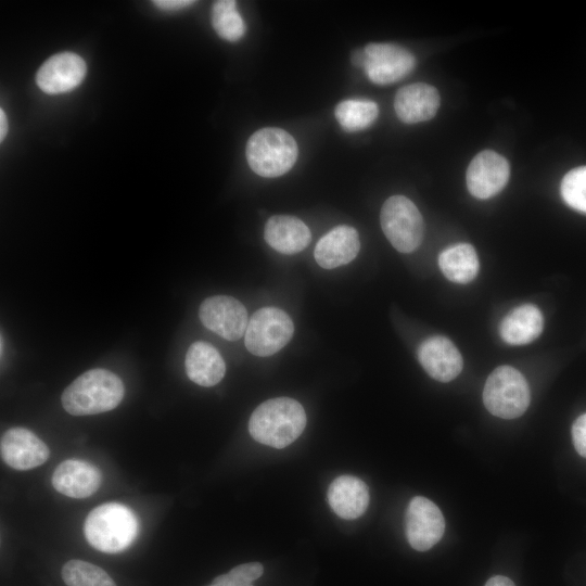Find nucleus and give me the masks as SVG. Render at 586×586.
<instances>
[{
    "label": "nucleus",
    "instance_id": "24",
    "mask_svg": "<svg viewBox=\"0 0 586 586\" xmlns=\"http://www.w3.org/2000/svg\"><path fill=\"white\" fill-rule=\"evenodd\" d=\"M212 25L216 34L228 41H238L245 33V24L233 0H218L212 5Z\"/></svg>",
    "mask_w": 586,
    "mask_h": 586
},
{
    "label": "nucleus",
    "instance_id": "15",
    "mask_svg": "<svg viewBox=\"0 0 586 586\" xmlns=\"http://www.w3.org/2000/svg\"><path fill=\"white\" fill-rule=\"evenodd\" d=\"M99 469L84 460L62 461L52 474V485L61 494L72 498H86L94 494L101 485Z\"/></svg>",
    "mask_w": 586,
    "mask_h": 586
},
{
    "label": "nucleus",
    "instance_id": "28",
    "mask_svg": "<svg viewBox=\"0 0 586 586\" xmlns=\"http://www.w3.org/2000/svg\"><path fill=\"white\" fill-rule=\"evenodd\" d=\"M207 586H254L251 583H246L239 577H237L232 572L218 575L213 579V582Z\"/></svg>",
    "mask_w": 586,
    "mask_h": 586
},
{
    "label": "nucleus",
    "instance_id": "26",
    "mask_svg": "<svg viewBox=\"0 0 586 586\" xmlns=\"http://www.w3.org/2000/svg\"><path fill=\"white\" fill-rule=\"evenodd\" d=\"M561 195L569 206L586 213V166L576 167L563 177Z\"/></svg>",
    "mask_w": 586,
    "mask_h": 586
},
{
    "label": "nucleus",
    "instance_id": "22",
    "mask_svg": "<svg viewBox=\"0 0 586 586\" xmlns=\"http://www.w3.org/2000/svg\"><path fill=\"white\" fill-rule=\"evenodd\" d=\"M438 265L444 276L456 283L472 281L479 271L476 252L469 243L446 247L438 256Z\"/></svg>",
    "mask_w": 586,
    "mask_h": 586
},
{
    "label": "nucleus",
    "instance_id": "14",
    "mask_svg": "<svg viewBox=\"0 0 586 586\" xmlns=\"http://www.w3.org/2000/svg\"><path fill=\"white\" fill-rule=\"evenodd\" d=\"M418 359L426 373L440 382L454 380L463 367L461 354L443 335L425 339L418 347Z\"/></svg>",
    "mask_w": 586,
    "mask_h": 586
},
{
    "label": "nucleus",
    "instance_id": "30",
    "mask_svg": "<svg viewBox=\"0 0 586 586\" xmlns=\"http://www.w3.org/2000/svg\"><path fill=\"white\" fill-rule=\"evenodd\" d=\"M485 586H515V585L510 578L502 575H496V576L491 577L486 582Z\"/></svg>",
    "mask_w": 586,
    "mask_h": 586
},
{
    "label": "nucleus",
    "instance_id": "25",
    "mask_svg": "<svg viewBox=\"0 0 586 586\" xmlns=\"http://www.w3.org/2000/svg\"><path fill=\"white\" fill-rule=\"evenodd\" d=\"M62 578L67 586H116L102 568L78 559L63 565Z\"/></svg>",
    "mask_w": 586,
    "mask_h": 586
},
{
    "label": "nucleus",
    "instance_id": "6",
    "mask_svg": "<svg viewBox=\"0 0 586 586\" xmlns=\"http://www.w3.org/2000/svg\"><path fill=\"white\" fill-rule=\"evenodd\" d=\"M380 222L385 237L398 252L411 253L422 242V215L413 202L404 195H393L384 202Z\"/></svg>",
    "mask_w": 586,
    "mask_h": 586
},
{
    "label": "nucleus",
    "instance_id": "8",
    "mask_svg": "<svg viewBox=\"0 0 586 586\" xmlns=\"http://www.w3.org/2000/svg\"><path fill=\"white\" fill-rule=\"evenodd\" d=\"M364 69L377 85L394 84L406 77L416 65L415 56L405 48L384 42H372L364 48Z\"/></svg>",
    "mask_w": 586,
    "mask_h": 586
},
{
    "label": "nucleus",
    "instance_id": "27",
    "mask_svg": "<svg viewBox=\"0 0 586 586\" xmlns=\"http://www.w3.org/2000/svg\"><path fill=\"white\" fill-rule=\"evenodd\" d=\"M572 438L576 451L586 458V413H583L574 421Z\"/></svg>",
    "mask_w": 586,
    "mask_h": 586
},
{
    "label": "nucleus",
    "instance_id": "20",
    "mask_svg": "<svg viewBox=\"0 0 586 586\" xmlns=\"http://www.w3.org/2000/svg\"><path fill=\"white\" fill-rule=\"evenodd\" d=\"M188 378L205 387L214 386L225 375L226 365L220 353L211 344L198 341L190 345L186 354Z\"/></svg>",
    "mask_w": 586,
    "mask_h": 586
},
{
    "label": "nucleus",
    "instance_id": "13",
    "mask_svg": "<svg viewBox=\"0 0 586 586\" xmlns=\"http://www.w3.org/2000/svg\"><path fill=\"white\" fill-rule=\"evenodd\" d=\"M2 460L15 470H29L43 464L50 455L48 446L34 432L15 426L1 436Z\"/></svg>",
    "mask_w": 586,
    "mask_h": 586
},
{
    "label": "nucleus",
    "instance_id": "32",
    "mask_svg": "<svg viewBox=\"0 0 586 586\" xmlns=\"http://www.w3.org/2000/svg\"><path fill=\"white\" fill-rule=\"evenodd\" d=\"M8 131V120L3 109L0 110V141H3Z\"/></svg>",
    "mask_w": 586,
    "mask_h": 586
},
{
    "label": "nucleus",
    "instance_id": "10",
    "mask_svg": "<svg viewBox=\"0 0 586 586\" xmlns=\"http://www.w3.org/2000/svg\"><path fill=\"white\" fill-rule=\"evenodd\" d=\"M199 317L204 327L228 341L243 336L249 323L244 305L228 295L205 298L200 305Z\"/></svg>",
    "mask_w": 586,
    "mask_h": 586
},
{
    "label": "nucleus",
    "instance_id": "7",
    "mask_svg": "<svg viewBox=\"0 0 586 586\" xmlns=\"http://www.w3.org/2000/svg\"><path fill=\"white\" fill-rule=\"evenodd\" d=\"M293 332V321L285 311L277 307H263L250 318L244 342L250 353L267 357L283 348Z\"/></svg>",
    "mask_w": 586,
    "mask_h": 586
},
{
    "label": "nucleus",
    "instance_id": "1",
    "mask_svg": "<svg viewBox=\"0 0 586 586\" xmlns=\"http://www.w3.org/2000/svg\"><path fill=\"white\" fill-rule=\"evenodd\" d=\"M306 426L303 406L290 397L270 398L251 415L249 432L258 443L281 449L292 444Z\"/></svg>",
    "mask_w": 586,
    "mask_h": 586
},
{
    "label": "nucleus",
    "instance_id": "2",
    "mask_svg": "<svg viewBox=\"0 0 586 586\" xmlns=\"http://www.w3.org/2000/svg\"><path fill=\"white\" fill-rule=\"evenodd\" d=\"M124 393V384L115 373L105 369H91L64 390L61 400L68 413L88 416L116 408Z\"/></svg>",
    "mask_w": 586,
    "mask_h": 586
},
{
    "label": "nucleus",
    "instance_id": "21",
    "mask_svg": "<svg viewBox=\"0 0 586 586\" xmlns=\"http://www.w3.org/2000/svg\"><path fill=\"white\" fill-rule=\"evenodd\" d=\"M543 328L544 318L538 307L523 304L500 321L499 334L510 345H524L537 339Z\"/></svg>",
    "mask_w": 586,
    "mask_h": 586
},
{
    "label": "nucleus",
    "instance_id": "31",
    "mask_svg": "<svg viewBox=\"0 0 586 586\" xmlns=\"http://www.w3.org/2000/svg\"><path fill=\"white\" fill-rule=\"evenodd\" d=\"M351 61L355 66L364 68L365 61H366L365 51L364 50H355L352 53Z\"/></svg>",
    "mask_w": 586,
    "mask_h": 586
},
{
    "label": "nucleus",
    "instance_id": "5",
    "mask_svg": "<svg viewBox=\"0 0 586 586\" xmlns=\"http://www.w3.org/2000/svg\"><path fill=\"white\" fill-rule=\"evenodd\" d=\"M486 409L502 419L522 416L530 405V388L523 374L511 366L497 367L483 390Z\"/></svg>",
    "mask_w": 586,
    "mask_h": 586
},
{
    "label": "nucleus",
    "instance_id": "11",
    "mask_svg": "<svg viewBox=\"0 0 586 586\" xmlns=\"http://www.w3.org/2000/svg\"><path fill=\"white\" fill-rule=\"evenodd\" d=\"M86 62L73 52L50 56L38 69L37 86L46 93L59 94L75 89L85 78Z\"/></svg>",
    "mask_w": 586,
    "mask_h": 586
},
{
    "label": "nucleus",
    "instance_id": "29",
    "mask_svg": "<svg viewBox=\"0 0 586 586\" xmlns=\"http://www.w3.org/2000/svg\"><path fill=\"white\" fill-rule=\"evenodd\" d=\"M193 0H154L153 4L165 11H177L193 4Z\"/></svg>",
    "mask_w": 586,
    "mask_h": 586
},
{
    "label": "nucleus",
    "instance_id": "18",
    "mask_svg": "<svg viewBox=\"0 0 586 586\" xmlns=\"http://www.w3.org/2000/svg\"><path fill=\"white\" fill-rule=\"evenodd\" d=\"M369 489L364 481L353 475H341L328 489V501L340 518L354 520L361 517L369 505Z\"/></svg>",
    "mask_w": 586,
    "mask_h": 586
},
{
    "label": "nucleus",
    "instance_id": "19",
    "mask_svg": "<svg viewBox=\"0 0 586 586\" xmlns=\"http://www.w3.org/2000/svg\"><path fill=\"white\" fill-rule=\"evenodd\" d=\"M264 237L273 250L286 255L303 251L311 239L309 228L289 215L271 216L265 225Z\"/></svg>",
    "mask_w": 586,
    "mask_h": 586
},
{
    "label": "nucleus",
    "instance_id": "17",
    "mask_svg": "<svg viewBox=\"0 0 586 586\" xmlns=\"http://www.w3.org/2000/svg\"><path fill=\"white\" fill-rule=\"evenodd\" d=\"M359 250L360 241L356 229L341 225L318 241L314 255L320 267L333 269L352 262Z\"/></svg>",
    "mask_w": 586,
    "mask_h": 586
},
{
    "label": "nucleus",
    "instance_id": "4",
    "mask_svg": "<svg viewBox=\"0 0 586 586\" xmlns=\"http://www.w3.org/2000/svg\"><path fill=\"white\" fill-rule=\"evenodd\" d=\"M245 154L255 174L265 178H275L293 167L298 149L295 139L288 131L277 127H266L250 137Z\"/></svg>",
    "mask_w": 586,
    "mask_h": 586
},
{
    "label": "nucleus",
    "instance_id": "16",
    "mask_svg": "<svg viewBox=\"0 0 586 586\" xmlns=\"http://www.w3.org/2000/svg\"><path fill=\"white\" fill-rule=\"evenodd\" d=\"M440 103L436 88L424 82H416L402 87L396 92L394 109L403 123L416 124L434 117Z\"/></svg>",
    "mask_w": 586,
    "mask_h": 586
},
{
    "label": "nucleus",
    "instance_id": "23",
    "mask_svg": "<svg viewBox=\"0 0 586 586\" xmlns=\"http://www.w3.org/2000/svg\"><path fill=\"white\" fill-rule=\"evenodd\" d=\"M334 115L341 127L348 132L368 128L379 115L375 102L365 99H348L340 102Z\"/></svg>",
    "mask_w": 586,
    "mask_h": 586
},
{
    "label": "nucleus",
    "instance_id": "12",
    "mask_svg": "<svg viewBox=\"0 0 586 586\" xmlns=\"http://www.w3.org/2000/svg\"><path fill=\"white\" fill-rule=\"evenodd\" d=\"M509 175V164L504 156L495 151H482L467 169L468 190L477 199H488L504 189Z\"/></svg>",
    "mask_w": 586,
    "mask_h": 586
},
{
    "label": "nucleus",
    "instance_id": "3",
    "mask_svg": "<svg viewBox=\"0 0 586 586\" xmlns=\"http://www.w3.org/2000/svg\"><path fill=\"white\" fill-rule=\"evenodd\" d=\"M84 532L95 549L115 553L126 549L136 538L138 521L126 506L106 502L92 509L86 518Z\"/></svg>",
    "mask_w": 586,
    "mask_h": 586
},
{
    "label": "nucleus",
    "instance_id": "9",
    "mask_svg": "<svg viewBox=\"0 0 586 586\" xmlns=\"http://www.w3.org/2000/svg\"><path fill=\"white\" fill-rule=\"evenodd\" d=\"M405 531L408 543L418 551H426L437 544L445 531L440 508L430 499L416 496L406 510Z\"/></svg>",
    "mask_w": 586,
    "mask_h": 586
}]
</instances>
